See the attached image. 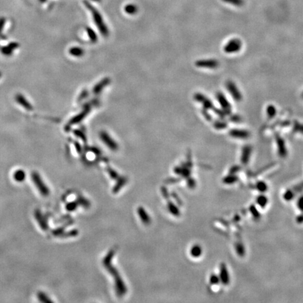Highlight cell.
I'll return each mask as SVG.
<instances>
[{"mask_svg":"<svg viewBox=\"0 0 303 303\" xmlns=\"http://www.w3.org/2000/svg\"><path fill=\"white\" fill-rule=\"evenodd\" d=\"M114 255V250H111L109 252V253L105 256V259L103 260V265L105 267V268L107 269L109 272L114 276V281H115V287L117 294L119 295H124L127 293V288H126L124 283L123 282L122 279H121L120 276H119L118 271L113 266H112L111 265L112 258H113Z\"/></svg>","mask_w":303,"mask_h":303,"instance_id":"cell-1","label":"cell"},{"mask_svg":"<svg viewBox=\"0 0 303 303\" xmlns=\"http://www.w3.org/2000/svg\"><path fill=\"white\" fill-rule=\"evenodd\" d=\"M84 4L86 7L91 13L94 23L96 25L97 28H98V29L100 31V33H102V35L104 37H107L108 35H109V31H108L107 27L105 24V22H104L103 17H102L100 12L96 8H94L92 6V4H91L87 0L84 1Z\"/></svg>","mask_w":303,"mask_h":303,"instance_id":"cell-2","label":"cell"},{"mask_svg":"<svg viewBox=\"0 0 303 303\" xmlns=\"http://www.w3.org/2000/svg\"><path fill=\"white\" fill-rule=\"evenodd\" d=\"M32 178L33 182L35 183L36 187L38 188L40 193L42 194L43 196L48 195V194H49V189H48V188L46 186V185H44L43 181L41 180L40 176H39L37 173H32Z\"/></svg>","mask_w":303,"mask_h":303,"instance_id":"cell-3","label":"cell"},{"mask_svg":"<svg viewBox=\"0 0 303 303\" xmlns=\"http://www.w3.org/2000/svg\"><path fill=\"white\" fill-rule=\"evenodd\" d=\"M100 138L103 140V142L110 149L115 150L117 149V145L114 142L113 139H112L111 137L109 136V134L106 132H102L100 133Z\"/></svg>","mask_w":303,"mask_h":303,"instance_id":"cell-4","label":"cell"},{"mask_svg":"<svg viewBox=\"0 0 303 303\" xmlns=\"http://www.w3.org/2000/svg\"><path fill=\"white\" fill-rule=\"evenodd\" d=\"M15 100L16 101V103H18L20 105L22 106V107L25 108V109L27 110H32L33 107L32 105L28 102V100L25 98V97L23 95H22L21 94H16L15 97Z\"/></svg>","mask_w":303,"mask_h":303,"instance_id":"cell-5","label":"cell"},{"mask_svg":"<svg viewBox=\"0 0 303 303\" xmlns=\"http://www.w3.org/2000/svg\"><path fill=\"white\" fill-rule=\"evenodd\" d=\"M138 215L140 216V218H141V220L145 224H148L150 222V219L149 216L147 215V213H146L145 211L143 209V207H139V209L138 210Z\"/></svg>","mask_w":303,"mask_h":303,"instance_id":"cell-6","label":"cell"},{"mask_svg":"<svg viewBox=\"0 0 303 303\" xmlns=\"http://www.w3.org/2000/svg\"><path fill=\"white\" fill-rule=\"evenodd\" d=\"M124 11L125 12L128 14L130 15H133L136 14L137 12H138V7L136 5L132 4H127V6L124 7Z\"/></svg>","mask_w":303,"mask_h":303,"instance_id":"cell-7","label":"cell"},{"mask_svg":"<svg viewBox=\"0 0 303 303\" xmlns=\"http://www.w3.org/2000/svg\"><path fill=\"white\" fill-rule=\"evenodd\" d=\"M14 179L15 181H18V182H22V181L24 180L25 177V172L22 170H18V171H15L14 173Z\"/></svg>","mask_w":303,"mask_h":303,"instance_id":"cell-8","label":"cell"},{"mask_svg":"<svg viewBox=\"0 0 303 303\" xmlns=\"http://www.w3.org/2000/svg\"><path fill=\"white\" fill-rule=\"evenodd\" d=\"M70 54H71L72 56H74L75 57H79V56H82L83 54H84V51L81 48L74 47V48H70Z\"/></svg>","mask_w":303,"mask_h":303,"instance_id":"cell-9","label":"cell"},{"mask_svg":"<svg viewBox=\"0 0 303 303\" xmlns=\"http://www.w3.org/2000/svg\"><path fill=\"white\" fill-rule=\"evenodd\" d=\"M87 32H88V36H89V37H90V39L94 41H96V39H97V37H96V35L95 34V32H94V31H93L91 29H90V28H88Z\"/></svg>","mask_w":303,"mask_h":303,"instance_id":"cell-10","label":"cell"},{"mask_svg":"<svg viewBox=\"0 0 303 303\" xmlns=\"http://www.w3.org/2000/svg\"><path fill=\"white\" fill-rule=\"evenodd\" d=\"M108 172H109V173L110 175V176L112 177V178H114L115 177L117 176V173H115V171H113V170H112V169H108Z\"/></svg>","mask_w":303,"mask_h":303,"instance_id":"cell-11","label":"cell"},{"mask_svg":"<svg viewBox=\"0 0 303 303\" xmlns=\"http://www.w3.org/2000/svg\"><path fill=\"white\" fill-rule=\"evenodd\" d=\"M92 1H94V2H100L101 0H92Z\"/></svg>","mask_w":303,"mask_h":303,"instance_id":"cell-12","label":"cell"},{"mask_svg":"<svg viewBox=\"0 0 303 303\" xmlns=\"http://www.w3.org/2000/svg\"><path fill=\"white\" fill-rule=\"evenodd\" d=\"M1 77H2V72H0V78H1Z\"/></svg>","mask_w":303,"mask_h":303,"instance_id":"cell-13","label":"cell"}]
</instances>
